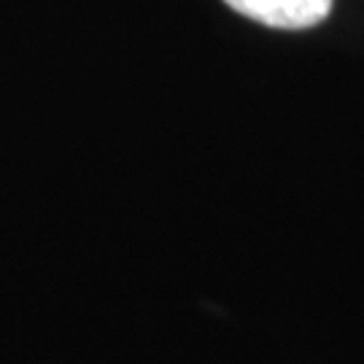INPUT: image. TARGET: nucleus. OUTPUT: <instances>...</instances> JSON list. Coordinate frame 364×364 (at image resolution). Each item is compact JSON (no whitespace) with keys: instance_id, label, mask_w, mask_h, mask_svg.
<instances>
[{"instance_id":"obj_1","label":"nucleus","mask_w":364,"mask_h":364,"mask_svg":"<svg viewBox=\"0 0 364 364\" xmlns=\"http://www.w3.org/2000/svg\"><path fill=\"white\" fill-rule=\"evenodd\" d=\"M230 9L254 22L278 30H305L324 22L332 0H224Z\"/></svg>"}]
</instances>
